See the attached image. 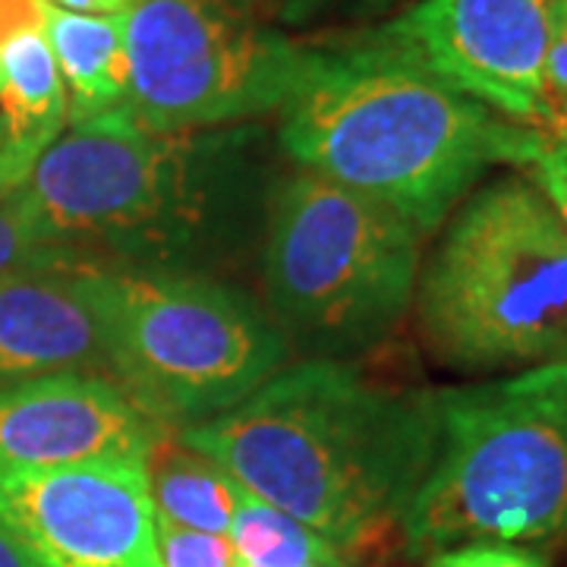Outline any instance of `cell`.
Masks as SVG:
<instances>
[{
    "instance_id": "obj_1",
    "label": "cell",
    "mask_w": 567,
    "mask_h": 567,
    "mask_svg": "<svg viewBox=\"0 0 567 567\" xmlns=\"http://www.w3.org/2000/svg\"><path fill=\"white\" fill-rule=\"evenodd\" d=\"M275 183L259 126L155 133L114 111L61 133L20 189L51 249L221 278L262 249Z\"/></svg>"
},
{
    "instance_id": "obj_2",
    "label": "cell",
    "mask_w": 567,
    "mask_h": 567,
    "mask_svg": "<svg viewBox=\"0 0 567 567\" xmlns=\"http://www.w3.org/2000/svg\"><path fill=\"white\" fill-rule=\"evenodd\" d=\"M181 439L256 498L353 548L401 520L435 451V401L350 363L303 360Z\"/></svg>"
},
{
    "instance_id": "obj_3",
    "label": "cell",
    "mask_w": 567,
    "mask_h": 567,
    "mask_svg": "<svg viewBox=\"0 0 567 567\" xmlns=\"http://www.w3.org/2000/svg\"><path fill=\"white\" fill-rule=\"evenodd\" d=\"M278 111V142L290 162L394 212L423 240L488 167H529L548 140L363 32L316 48L309 73Z\"/></svg>"
},
{
    "instance_id": "obj_4",
    "label": "cell",
    "mask_w": 567,
    "mask_h": 567,
    "mask_svg": "<svg viewBox=\"0 0 567 567\" xmlns=\"http://www.w3.org/2000/svg\"><path fill=\"white\" fill-rule=\"evenodd\" d=\"M435 451L398 527L410 555L567 536V363L439 388Z\"/></svg>"
},
{
    "instance_id": "obj_5",
    "label": "cell",
    "mask_w": 567,
    "mask_h": 567,
    "mask_svg": "<svg viewBox=\"0 0 567 567\" xmlns=\"http://www.w3.org/2000/svg\"><path fill=\"white\" fill-rule=\"evenodd\" d=\"M416 309L451 369L567 363V230L533 177H498L454 208L416 278Z\"/></svg>"
},
{
    "instance_id": "obj_6",
    "label": "cell",
    "mask_w": 567,
    "mask_h": 567,
    "mask_svg": "<svg viewBox=\"0 0 567 567\" xmlns=\"http://www.w3.org/2000/svg\"><path fill=\"white\" fill-rule=\"evenodd\" d=\"M104 379L162 429H189L278 375L290 344L244 287L95 262Z\"/></svg>"
},
{
    "instance_id": "obj_7",
    "label": "cell",
    "mask_w": 567,
    "mask_h": 567,
    "mask_svg": "<svg viewBox=\"0 0 567 567\" xmlns=\"http://www.w3.org/2000/svg\"><path fill=\"white\" fill-rule=\"evenodd\" d=\"M423 237L394 212L297 167L278 177L262 237V306L290 350L347 363L404 319Z\"/></svg>"
},
{
    "instance_id": "obj_8",
    "label": "cell",
    "mask_w": 567,
    "mask_h": 567,
    "mask_svg": "<svg viewBox=\"0 0 567 567\" xmlns=\"http://www.w3.org/2000/svg\"><path fill=\"white\" fill-rule=\"evenodd\" d=\"M126 114L155 133H196L278 111L316 48L297 44L246 0H140L123 13Z\"/></svg>"
},
{
    "instance_id": "obj_9",
    "label": "cell",
    "mask_w": 567,
    "mask_h": 567,
    "mask_svg": "<svg viewBox=\"0 0 567 567\" xmlns=\"http://www.w3.org/2000/svg\"><path fill=\"white\" fill-rule=\"evenodd\" d=\"M565 0H420L363 32L514 123L546 130V58Z\"/></svg>"
},
{
    "instance_id": "obj_10",
    "label": "cell",
    "mask_w": 567,
    "mask_h": 567,
    "mask_svg": "<svg viewBox=\"0 0 567 567\" xmlns=\"http://www.w3.org/2000/svg\"><path fill=\"white\" fill-rule=\"evenodd\" d=\"M0 520L48 567H162L145 461L0 473Z\"/></svg>"
},
{
    "instance_id": "obj_11",
    "label": "cell",
    "mask_w": 567,
    "mask_h": 567,
    "mask_svg": "<svg viewBox=\"0 0 567 567\" xmlns=\"http://www.w3.org/2000/svg\"><path fill=\"white\" fill-rule=\"evenodd\" d=\"M162 432L104 375H48L0 388V473L145 461Z\"/></svg>"
},
{
    "instance_id": "obj_12",
    "label": "cell",
    "mask_w": 567,
    "mask_h": 567,
    "mask_svg": "<svg viewBox=\"0 0 567 567\" xmlns=\"http://www.w3.org/2000/svg\"><path fill=\"white\" fill-rule=\"evenodd\" d=\"M95 262L51 249L0 284V388L48 375H104Z\"/></svg>"
},
{
    "instance_id": "obj_13",
    "label": "cell",
    "mask_w": 567,
    "mask_h": 567,
    "mask_svg": "<svg viewBox=\"0 0 567 567\" xmlns=\"http://www.w3.org/2000/svg\"><path fill=\"white\" fill-rule=\"evenodd\" d=\"M66 117V85L41 22L20 29L0 44V193L25 183Z\"/></svg>"
},
{
    "instance_id": "obj_14",
    "label": "cell",
    "mask_w": 567,
    "mask_h": 567,
    "mask_svg": "<svg viewBox=\"0 0 567 567\" xmlns=\"http://www.w3.org/2000/svg\"><path fill=\"white\" fill-rule=\"evenodd\" d=\"M41 29L66 85L70 126L126 111L130 61L123 17L73 13L51 0H41Z\"/></svg>"
},
{
    "instance_id": "obj_15",
    "label": "cell",
    "mask_w": 567,
    "mask_h": 567,
    "mask_svg": "<svg viewBox=\"0 0 567 567\" xmlns=\"http://www.w3.org/2000/svg\"><path fill=\"white\" fill-rule=\"evenodd\" d=\"M145 480L155 514L189 529L227 533L240 505V483L208 454L164 429L145 454Z\"/></svg>"
},
{
    "instance_id": "obj_16",
    "label": "cell",
    "mask_w": 567,
    "mask_h": 567,
    "mask_svg": "<svg viewBox=\"0 0 567 567\" xmlns=\"http://www.w3.org/2000/svg\"><path fill=\"white\" fill-rule=\"evenodd\" d=\"M244 567H347L344 551L240 486V505L227 529Z\"/></svg>"
},
{
    "instance_id": "obj_17",
    "label": "cell",
    "mask_w": 567,
    "mask_h": 567,
    "mask_svg": "<svg viewBox=\"0 0 567 567\" xmlns=\"http://www.w3.org/2000/svg\"><path fill=\"white\" fill-rule=\"evenodd\" d=\"M155 548L162 567H244L227 533L189 529L155 514Z\"/></svg>"
},
{
    "instance_id": "obj_18",
    "label": "cell",
    "mask_w": 567,
    "mask_h": 567,
    "mask_svg": "<svg viewBox=\"0 0 567 567\" xmlns=\"http://www.w3.org/2000/svg\"><path fill=\"white\" fill-rule=\"evenodd\" d=\"M51 246H44L22 189L0 193V284L13 278L25 265L39 262Z\"/></svg>"
},
{
    "instance_id": "obj_19",
    "label": "cell",
    "mask_w": 567,
    "mask_h": 567,
    "mask_svg": "<svg viewBox=\"0 0 567 567\" xmlns=\"http://www.w3.org/2000/svg\"><path fill=\"white\" fill-rule=\"evenodd\" d=\"M425 567H551L548 558L533 546L517 543H461V546L432 551Z\"/></svg>"
},
{
    "instance_id": "obj_20",
    "label": "cell",
    "mask_w": 567,
    "mask_h": 567,
    "mask_svg": "<svg viewBox=\"0 0 567 567\" xmlns=\"http://www.w3.org/2000/svg\"><path fill=\"white\" fill-rule=\"evenodd\" d=\"M246 3L275 25H312V22L379 10L388 0H246Z\"/></svg>"
},
{
    "instance_id": "obj_21",
    "label": "cell",
    "mask_w": 567,
    "mask_h": 567,
    "mask_svg": "<svg viewBox=\"0 0 567 567\" xmlns=\"http://www.w3.org/2000/svg\"><path fill=\"white\" fill-rule=\"evenodd\" d=\"M546 107L548 123L543 133H548L567 114V0L561 3V13H558V22H555V35H551V44H548Z\"/></svg>"
},
{
    "instance_id": "obj_22",
    "label": "cell",
    "mask_w": 567,
    "mask_h": 567,
    "mask_svg": "<svg viewBox=\"0 0 567 567\" xmlns=\"http://www.w3.org/2000/svg\"><path fill=\"white\" fill-rule=\"evenodd\" d=\"M529 167H533V181L546 193V199L558 212L567 230V148L555 140H546L543 152Z\"/></svg>"
},
{
    "instance_id": "obj_23",
    "label": "cell",
    "mask_w": 567,
    "mask_h": 567,
    "mask_svg": "<svg viewBox=\"0 0 567 567\" xmlns=\"http://www.w3.org/2000/svg\"><path fill=\"white\" fill-rule=\"evenodd\" d=\"M41 0H0V44L20 29L39 25Z\"/></svg>"
},
{
    "instance_id": "obj_24",
    "label": "cell",
    "mask_w": 567,
    "mask_h": 567,
    "mask_svg": "<svg viewBox=\"0 0 567 567\" xmlns=\"http://www.w3.org/2000/svg\"><path fill=\"white\" fill-rule=\"evenodd\" d=\"M0 567H48L13 529L0 520Z\"/></svg>"
},
{
    "instance_id": "obj_25",
    "label": "cell",
    "mask_w": 567,
    "mask_h": 567,
    "mask_svg": "<svg viewBox=\"0 0 567 567\" xmlns=\"http://www.w3.org/2000/svg\"><path fill=\"white\" fill-rule=\"evenodd\" d=\"M63 10H73V13H92V17H123L130 13L140 0H51Z\"/></svg>"
},
{
    "instance_id": "obj_26",
    "label": "cell",
    "mask_w": 567,
    "mask_h": 567,
    "mask_svg": "<svg viewBox=\"0 0 567 567\" xmlns=\"http://www.w3.org/2000/svg\"><path fill=\"white\" fill-rule=\"evenodd\" d=\"M546 136H548V140L558 142V145H565V148H567V114H565V117H561V121L555 123L551 130H548Z\"/></svg>"
}]
</instances>
